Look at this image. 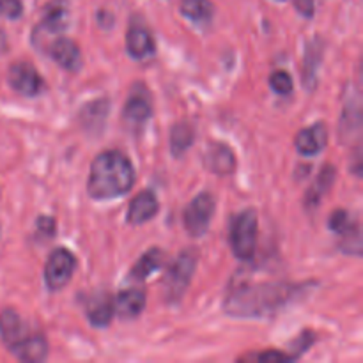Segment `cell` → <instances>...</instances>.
Returning <instances> with one entry per match:
<instances>
[{"instance_id":"11","label":"cell","mask_w":363,"mask_h":363,"mask_svg":"<svg viewBox=\"0 0 363 363\" xmlns=\"http://www.w3.org/2000/svg\"><path fill=\"white\" fill-rule=\"evenodd\" d=\"M151 99H149V92L145 91L142 85H138L128 98L126 105H124L123 119L131 126H140L145 121L151 117Z\"/></svg>"},{"instance_id":"28","label":"cell","mask_w":363,"mask_h":363,"mask_svg":"<svg viewBox=\"0 0 363 363\" xmlns=\"http://www.w3.org/2000/svg\"><path fill=\"white\" fill-rule=\"evenodd\" d=\"M315 342V335L312 332H303L301 333L300 337H298L296 340H294L293 342V351H291V357L293 358H296V357H300L301 353H305V351H308V347L312 346V344Z\"/></svg>"},{"instance_id":"15","label":"cell","mask_w":363,"mask_h":363,"mask_svg":"<svg viewBox=\"0 0 363 363\" xmlns=\"http://www.w3.org/2000/svg\"><path fill=\"white\" fill-rule=\"evenodd\" d=\"M126 50L133 59H145L155 52V39L144 25H131L126 34Z\"/></svg>"},{"instance_id":"30","label":"cell","mask_w":363,"mask_h":363,"mask_svg":"<svg viewBox=\"0 0 363 363\" xmlns=\"http://www.w3.org/2000/svg\"><path fill=\"white\" fill-rule=\"evenodd\" d=\"M314 2L315 0H294V6L303 16L311 18L314 14Z\"/></svg>"},{"instance_id":"10","label":"cell","mask_w":363,"mask_h":363,"mask_svg":"<svg viewBox=\"0 0 363 363\" xmlns=\"http://www.w3.org/2000/svg\"><path fill=\"white\" fill-rule=\"evenodd\" d=\"M328 144V130L325 123H315L312 126L305 128L296 135V151L303 156H314L321 152Z\"/></svg>"},{"instance_id":"18","label":"cell","mask_w":363,"mask_h":363,"mask_svg":"<svg viewBox=\"0 0 363 363\" xmlns=\"http://www.w3.org/2000/svg\"><path fill=\"white\" fill-rule=\"evenodd\" d=\"M335 174H337V170L333 169L330 163L328 165L323 167V170L319 172L318 179L314 181V184L308 188L307 195H305V206H307L308 209H314L321 204L323 199L326 197V194L332 190L333 181H335Z\"/></svg>"},{"instance_id":"19","label":"cell","mask_w":363,"mask_h":363,"mask_svg":"<svg viewBox=\"0 0 363 363\" xmlns=\"http://www.w3.org/2000/svg\"><path fill=\"white\" fill-rule=\"evenodd\" d=\"M163 262H165L163 252L160 250V248H149V250L133 264V268H131L130 272V279L142 282V280H145L147 277L155 275V273L162 268Z\"/></svg>"},{"instance_id":"24","label":"cell","mask_w":363,"mask_h":363,"mask_svg":"<svg viewBox=\"0 0 363 363\" xmlns=\"http://www.w3.org/2000/svg\"><path fill=\"white\" fill-rule=\"evenodd\" d=\"M269 85H272V89L277 92V94H282V96L291 94L294 87L293 78H291V74L284 69L275 71V73L269 77Z\"/></svg>"},{"instance_id":"26","label":"cell","mask_w":363,"mask_h":363,"mask_svg":"<svg viewBox=\"0 0 363 363\" xmlns=\"http://www.w3.org/2000/svg\"><path fill=\"white\" fill-rule=\"evenodd\" d=\"M350 227H351L350 213L344 211V209H337V211L330 216V229L335 230V233L342 234L344 230H347Z\"/></svg>"},{"instance_id":"27","label":"cell","mask_w":363,"mask_h":363,"mask_svg":"<svg viewBox=\"0 0 363 363\" xmlns=\"http://www.w3.org/2000/svg\"><path fill=\"white\" fill-rule=\"evenodd\" d=\"M23 13L21 0H0V14L7 20H16Z\"/></svg>"},{"instance_id":"9","label":"cell","mask_w":363,"mask_h":363,"mask_svg":"<svg viewBox=\"0 0 363 363\" xmlns=\"http://www.w3.org/2000/svg\"><path fill=\"white\" fill-rule=\"evenodd\" d=\"M204 165L216 176H229L236 170V156L229 145L211 142L204 151Z\"/></svg>"},{"instance_id":"5","label":"cell","mask_w":363,"mask_h":363,"mask_svg":"<svg viewBox=\"0 0 363 363\" xmlns=\"http://www.w3.org/2000/svg\"><path fill=\"white\" fill-rule=\"evenodd\" d=\"M215 199L211 194L204 191V194L197 195L190 204L184 209V227H186L188 234L194 238H201L208 233L209 225H211L213 215H215Z\"/></svg>"},{"instance_id":"31","label":"cell","mask_w":363,"mask_h":363,"mask_svg":"<svg viewBox=\"0 0 363 363\" xmlns=\"http://www.w3.org/2000/svg\"><path fill=\"white\" fill-rule=\"evenodd\" d=\"M7 48V39H6V34H4L2 30H0V53L6 52Z\"/></svg>"},{"instance_id":"6","label":"cell","mask_w":363,"mask_h":363,"mask_svg":"<svg viewBox=\"0 0 363 363\" xmlns=\"http://www.w3.org/2000/svg\"><path fill=\"white\" fill-rule=\"evenodd\" d=\"M77 269V257L66 248H57L50 254L45 266V282L50 291H59L69 284Z\"/></svg>"},{"instance_id":"13","label":"cell","mask_w":363,"mask_h":363,"mask_svg":"<svg viewBox=\"0 0 363 363\" xmlns=\"http://www.w3.org/2000/svg\"><path fill=\"white\" fill-rule=\"evenodd\" d=\"M158 211L160 202L158 199H156V195L152 194V191L144 190L131 201L130 208H128L126 218L131 225H142V223L155 218V216L158 215Z\"/></svg>"},{"instance_id":"21","label":"cell","mask_w":363,"mask_h":363,"mask_svg":"<svg viewBox=\"0 0 363 363\" xmlns=\"http://www.w3.org/2000/svg\"><path fill=\"white\" fill-rule=\"evenodd\" d=\"M181 14L190 21L199 25H206L211 21L215 7L209 0H181Z\"/></svg>"},{"instance_id":"7","label":"cell","mask_w":363,"mask_h":363,"mask_svg":"<svg viewBox=\"0 0 363 363\" xmlns=\"http://www.w3.org/2000/svg\"><path fill=\"white\" fill-rule=\"evenodd\" d=\"M7 80L14 91L23 96H38L45 89L41 74L35 71V67L30 62L13 64L9 73H7Z\"/></svg>"},{"instance_id":"16","label":"cell","mask_w":363,"mask_h":363,"mask_svg":"<svg viewBox=\"0 0 363 363\" xmlns=\"http://www.w3.org/2000/svg\"><path fill=\"white\" fill-rule=\"evenodd\" d=\"M145 308V294L144 291L138 289H128L119 293V296L113 300V311L124 321L135 319L137 315L142 314Z\"/></svg>"},{"instance_id":"32","label":"cell","mask_w":363,"mask_h":363,"mask_svg":"<svg viewBox=\"0 0 363 363\" xmlns=\"http://www.w3.org/2000/svg\"><path fill=\"white\" fill-rule=\"evenodd\" d=\"M280 2H282V0H280Z\"/></svg>"},{"instance_id":"22","label":"cell","mask_w":363,"mask_h":363,"mask_svg":"<svg viewBox=\"0 0 363 363\" xmlns=\"http://www.w3.org/2000/svg\"><path fill=\"white\" fill-rule=\"evenodd\" d=\"M195 140L194 128L188 123H177L170 133V149L174 156H183Z\"/></svg>"},{"instance_id":"25","label":"cell","mask_w":363,"mask_h":363,"mask_svg":"<svg viewBox=\"0 0 363 363\" xmlns=\"http://www.w3.org/2000/svg\"><path fill=\"white\" fill-rule=\"evenodd\" d=\"M241 360H248V362H261V363H266V362H289V360H294L293 357H291L289 353H282V351H262V353H255V354H247V357H243Z\"/></svg>"},{"instance_id":"1","label":"cell","mask_w":363,"mask_h":363,"mask_svg":"<svg viewBox=\"0 0 363 363\" xmlns=\"http://www.w3.org/2000/svg\"><path fill=\"white\" fill-rule=\"evenodd\" d=\"M307 286H294L289 282L241 284L229 291L223 311L233 318L259 319L268 318L282 311L298 294L305 293Z\"/></svg>"},{"instance_id":"14","label":"cell","mask_w":363,"mask_h":363,"mask_svg":"<svg viewBox=\"0 0 363 363\" xmlns=\"http://www.w3.org/2000/svg\"><path fill=\"white\" fill-rule=\"evenodd\" d=\"M67 18H69V9H67V2L64 0H53L45 7V14L35 28V32H46V34H59L67 27Z\"/></svg>"},{"instance_id":"3","label":"cell","mask_w":363,"mask_h":363,"mask_svg":"<svg viewBox=\"0 0 363 363\" xmlns=\"http://www.w3.org/2000/svg\"><path fill=\"white\" fill-rule=\"evenodd\" d=\"M195 268H197V252L194 248H186L176 257V261L169 266L163 282V293L169 303H177L186 293L191 282Z\"/></svg>"},{"instance_id":"12","label":"cell","mask_w":363,"mask_h":363,"mask_svg":"<svg viewBox=\"0 0 363 363\" xmlns=\"http://www.w3.org/2000/svg\"><path fill=\"white\" fill-rule=\"evenodd\" d=\"M50 57L67 71H78L82 66V53L77 43L67 38H57L48 48Z\"/></svg>"},{"instance_id":"23","label":"cell","mask_w":363,"mask_h":363,"mask_svg":"<svg viewBox=\"0 0 363 363\" xmlns=\"http://www.w3.org/2000/svg\"><path fill=\"white\" fill-rule=\"evenodd\" d=\"M106 110H108V103L105 99H99V101H94L85 106L84 113H82V119L89 126L92 124V121H96L94 124H103V121L106 117Z\"/></svg>"},{"instance_id":"2","label":"cell","mask_w":363,"mask_h":363,"mask_svg":"<svg viewBox=\"0 0 363 363\" xmlns=\"http://www.w3.org/2000/svg\"><path fill=\"white\" fill-rule=\"evenodd\" d=\"M135 170L130 158L119 151H105L94 158L87 191L96 201H112L133 188Z\"/></svg>"},{"instance_id":"29","label":"cell","mask_w":363,"mask_h":363,"mask_svg":"<svg viewBox=\"0 0 363 363\" xmlns=\"http://www.w3.org/2000/svg\"><path fill=\"white\" fill-rule=\"evenodd\" d=\"M38 229L41 230L43 234H46V236H53V233H55V220L53 218H48V216H41V218L38 220Z\"/></svg>"},{"instance_id":"20","label":"cell","mask_w":363,"mask_h":363,"mask_svg":"<svg viewBox=\"0 0 363 363\" xmlns=\"http://www.w3.org/2000/svg\"><path fill=\"white\" fill-rule=\"evenodd\" d=\"M116 314L113 311V300L108 294H98L92 298L87 305V318L94 326H106L110 325V319Z\"/></svg>"},{"instance_id":"17","label":"cell","mask_w":363,"mask_h":363,"mask_svg":"<svg viewBox=\"0 0 363 363\" xmlns=\"http://www.w3.org/2000/svg\"><path fill=\"white\" fill-rule=\"evenodd\" d=\"M13 354L21 362L39 363L46 360V357H48V342H46V339L41 333L32 332L30 335L14 350Z\"/></svg>"},{"instance_id":"4","label":"cell","mask_w":363,"mask_h":363,"mask_svg":"<svg viewBox=\"0 0 363 363\" xmlns=\"http://www.w3.org/2000/svg\"><path fill=\"white\" fill-rule=\"evenodd\" d=\"M257 213L254 209H245L234 216L230 223V247L234 255L241 261H248L257 247Z\"/></svg>"},{"instance_id":"8","label":"cell","mask_w":363,"mask_h":363,"mask_svg":"<svg viewBox=\"0 0 363 363\" xmlns=\"http://www.w3.org/2000/svg\"><path fill=\"white\" fill-rule=\"evenodd\" d=\"M30 330L25 325L21 315L13 308H6L0 314V339L6 344L7 350L14 353L18 346L30 335Z\"/></svg>"}]
</instances>
